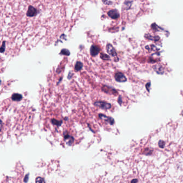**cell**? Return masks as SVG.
Segmentation results:
<instances>
[{"label": "cell", "instance_id": "6da1fadb", "mask_svg": "<svg viewBox=\"0 0 183 183\" xmlns=\"http://www.w3.org/2000/svg\"><path fill=\"white\" fill-rule=\"evenodd\" d=\"M94 105L104 110H108L111 108V105L108 103L103 101H96L94 103Z\"/></svg>", "mask_w": 183, "mask_h": 183}, {"label": "cell", "instance_id": "7a4b0ae2", "mask_svg": "<svg viewBox=\"0 0 183 183\" xmlns=\"http://www.w3.org/2000/svg\"><path fill=\"white\" fill-rule=\"evenodd\" d=\"M37 14V10L35 8L33 7L32 5H29L28 10L26 12V16L32 17L35 16Z\"/></svg>", "mask_w": 183, "mask_h": 183}, {"label": "cell", "instance_id": "3957f363", "mask_svg": "<svg viewBox=\"0 0 183 183\" xmlns=\"http://www.w3.org/2000/svg\"><path fill=\"white\" fill-rule=\"evenodd\" d=\"M106 51L111 56L115 57L117 56V52L115 48L110 44H108L106 45Z\"/></svg>", "mask_w": 183, "mask_h": 183}, {"label": "cell", "instance_id": "277c9868", "mask_svg": "<svg viewBox=\"0 0 183 183\" xmlns=\"http://www.w3.org/2000/svg\"><path fill=\"white\" fill-rule=\"evenodd\" d=\"M115 78V80L119 82H125L127 81V78L125 77L124 74L122 73H116Z\"/></svg>", "mask_w": 183, "mask_h": 183}, {"label": "cell", "instance_id": "5b68a950", "mask_svg": "<svg viewBox=\"0 0 183 183\" xmlns=\"http://www.w3.org/2000/svg\"><path fill=\"white\" fill-rule=\"evenodd\" d=\"M64 134V138H65V140L66 141V143L69 146H71L74 142V138L73 136L69 135L67 131H65Z\"/></svg>", "mask_w": 183, "mask_h": 183}, {"label": "cell", "instance_id": "8992f818", "mask_svg": "<svg viewBox=\"0 0 183 183\" xmlns=\"http://www.w3.org/2000/svg\"><path fill=\"white\" fill-rule=\"evenodd\" d=\"M100 51H101L100 48L98 46H96V45H92L91 47H90V54L92 56L97 55L99 54V52H100Z\"/></svg>", "mask_w": 183, "mask_h": 183}, {"label": "cell", "instance_id": "52a82bcc", "mask_svg": "<svg viewBox=\"0 0 183 183\" xmlns=\"http://www.w3.org/2000/svg\"><path fill=\"white\" fill-rule=\"evenodd\" d=\"M108 16L111 17V18L114 19L118 18L120 16L119 12L115 9L111 10L110 11H108Z\"/></svg>", "mask_w": 183, "mask_h": 183}, {"label": "cell", "instance_id": "ba28073f", "mask_svg": "<svg viewBox=\"0 0 183 183\" xmlns=\"http://www.w3.org/2000/svg\"><path fill=\"white\" fill-rule=\"evenodd\" d=\"M98 116L100 119L108 122L110 125H113L115 124V120L113 119L112 118L107 117V116H106L105 115H103V114H99Z\"/></svg>", "mask_w": 183, "mask_h": 183}, {"label": "cell", "instance_id": "9c48e42d", "mask_svg": "<svg viewBox=\"0 0 183 183\" xmlns=\"http://www.w3.org/2000/svg\"><path fill=\"white\" fill-rule=\"evenodd\" d=\"M22 98H23V96L21 94L15 93L12 95V101H21Z\"/></svg>", "mask_w": 183, "mask_h": 183}, {"label": "cell", "instance_id": "30bf717a", "mask_svg": "<svg viewBox=\"0 0 183 183\" xmlns=\"http://www.w3.org/2000/svg\"><path fill=\"white\" fill-rule=\"evenodd\" d=\"M83 66V64L81 62L77 61L75 64V71L76 72H79L82 69Z\"/></svg>", "mask_w": 183, "mask_h": 183}, {"label": "cell", "instance_id": "8fae6325", "mask_svg": "<svg viewBox=\"0 0 183 183\" xmlns=\"http://www.w3.org/2000/svg\"><path fill=\"white\" fill-rule=\"evenodd\" d=\"M51 122L54 125H56L57 126H60L62 124V121H61H61L60 120H57L53 119L51 120Z\"/></svg>", "mask_w": 183, "mask_h": 183}, {"label": "cell", "instance_id": "7c38bea8", "mask_svg": "<svg viewBox=\"0 0 183 183\" xmlns=\"http://www.w3.org/2000/svg\"><path fill=\"white\" fill-rule=\"evenodd\" d=\"M60 54H61V55H66V56H69L71 54V53H70L68 49L64 48V49H62L61 50Z\"/></svg>", "mask_w": 183, "mask_h": 183}, {"label": "cell", "instance_id": "4fadbf2b", "mask_svg": "<svg viewBox=\"0 0 183 183\" xmlns=\"http://www.w3.org/2000/svg\"><path fill=\"white\" fill-rule=\"evenodd\" d=\"M131 1H126L125 2L124 4V8H125V9H128L129 8L131 7Z\"/></svg>", "mask_w": 183, "mask_h": 183}, {"label": "cell", "instance_id": "5bb4252c", "mask_svg": "<svg viewBox=\"0 0 183 183\" xmlns=\"http://www.w3.org/2000/svg\"><path fill=\"white\" fill-rule=\"evenodd\" d=\"M35 183H45V181L42 177H38L35 179Z\"/></svg>", "mask_w": 183, "mask_h": 183}, {"label": "cell", "instance_id": "9a60e30c", "mask_svg": "<svg viewBox=\"0 0 183 183\" xmlns=\"http://www.w3.org/2000/svg\"><path fill=\"white\" fill-rule=\"evenodd\" d=\"M101 58L103 60H110V56H108V55L104 54V53H101Z\"/></svg>", "mask_w": 183, "mask_h": 183}, {"label": "cell", "instance_id": "2e32d148", "mask_svg": "<svg viewBox=\"0 0 183 183\" xmlns=\"http://www.w3.org/2000/svg\"><path fill=\"white\" fill-rule=\"evenodd\" d=\"M154 70L158 74H160V71H159L160 70L162 72V73H163V69H162L161 66H155L154 67Z\"/></svg>", "mask_w": 183, "mask_h": 183}, {"label": "cell", "instance_id": "e0dca14e", "mask_svg": "<svg viewBox=\"0 0 183 183\" xmlns=\"http://www.w3.org/2000/svg\"><path fill=\"white\" fill-rule=\"evenodd\" d=\"M5 42H3L2 44L1 47V52L2 53L5 52Z\"/></svg>", "mask_w": 183, "mask_h": 183}, {"label": "cell", "instance_id": "ac0fdd59", "mask_svg": "<svg viewBox=\"0 0 183 183\" xmlns=\"http://www.w3.org/2000/svg\"><path fill=\"white\" fill-rule=\"evenodd\" d=\"M158 146L160 147V148H163L165 147V142L162 140L159 141L158 142Z\"/></svg>", "mask_w": 183, "mask_h": 183}, {"label": "cell", "instance_id": "d6986e66", "mask_svg": "<svg viewBox=\"0 0 183 183\" xmlns=\"http://www.w3.org/2000/svg\"><path fill=\"white\" fill-rule=\"evenodd\" d=\"M103 2L105 3V5H110L112 3V2L110 1H103Z\"/></svg>", "mask_w": 183, "mask_h": 183}, {"label": "cell", "instance_id": "ffe728a7", "mask_svg": "<svg viewBox=\"0 0 183 183\" xmlns=\"http://www.w3.org/2000/svg\"><path fill=\"white\" fill-rule=\"evenodd\" d=\"M28 176H29V175H28V174H27L26 176H25V177L24 180L25 183H27V182H28Z\"/></svg>", "mask_w": 183, "mask_h": 183}, {"label": "cell", "instance_id": "44dd1931", "mask_svg": "<svg viewBox=\"0 0 183 183\" xmlns=\"http://www.w3.org/2000/svg\"><path fill=\"white\" fill-rule=\"evenodd\" d=\"M137 182H138V179H134L131 181V183H137Z\"/></svg>", "mask_w": 183, "mask_h": 183}]
</instances>
